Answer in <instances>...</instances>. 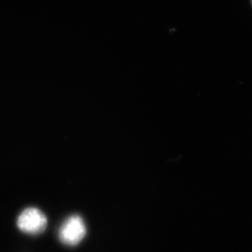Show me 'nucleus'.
Masks as SVG:
<instances>
[{
	"instance_id": "f257e3e1",
	"label": "nucleus",
	"mask_w": 252,
	"mask_h": 252,
	"mask_svg": "<svg viewBox=\"0 0 252 252\" xmlns=\"http://www.w3.org/2000/svg\"><path fill=\"white\" fill-rule=\"evenodd\" d=\"M87 232L84 220L79 215L68 217L60 227L58 236L63 244L69 247L77 246L84 239Z\"/></svg>"
},
{
	"instance_id": "7ed1b4c3",
	"label": "nucleus",
	"mask_w": 252,
	"mask_h": 252,
	"mask_svg": "<svg viewBox=\"0 0 252 252\" xmlns=\"http://www.w3.org/2000/svg\"></svg>"
},
{
	"instance_id": "f03ea898",
	"label": "nucleus",
	"mask_w": 252,
	"mask_h": 252,
	"mask_svg": "<svg viewBox=\"0 0 252 252\" xmlns=\"http://www.w3.org/2000/svg\"><path fill=\"white\" fill-rule=\"evenodd\" d=\"M17 227L20 230L29 234H38L43 233L48 220L40 210L35 207L25 209L17 218Z\"/></svg>"
}]
</instances>
